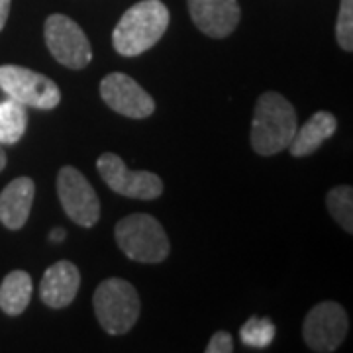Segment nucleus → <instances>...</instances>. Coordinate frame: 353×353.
I'll return each mask as SVG.
<instances>
[{"instance_id":"nucleus-11","label":"nucleus","mask_w":353,"mask_h":353,"mask_svg":"<svg viewBox=\"0 0 353 353\" xmlns=\"http://www.w3.org/2000/svg\"><path fill=\"white\" fill-rule=\"evenodd\" d=\"M194 26L210 38H226L240 22L238 0H189Z\"/></svg>"},{"instance_id":"nucleus-17","label":"nucleus","mask_w":353,"mask_h":353,"mask_svg":"<svg viewBox=\"0 0 353 353\" xmlns=\"http://www.w3.org/2000/svg\"><path fill=\"white\" fill-rule=\"evenodd\" d=\"M330 214L340 224L345 232H353V190L347 185L336 187L326 196Z\"/></svg>"},{"instance_id":"nucleus-7","label":"nucleus","mask_w":353,"mask_h":353,"mask_svg":"<svg viewBox=\"0 0 353 353\" xmlns=\"http://www.w3.org/2000/svg\"><path fill=\"white\" fill-rule=\"evenodd\" d=\"M57 196L63 206L65 214L75 224L83 228H92L101 218V202L79 169L67 165L57 173Z\"/></svg>"},{"instance_id":"nucleus-22","label":"nucleus","mask_w":353,"mask_h":353,"mask_svg":"<svg viewBox=\"0 0 353 353\" xmlns=\"http://www.w3.org/2000/svg\"><path fill=\"white\" fill-rule=\"evenodd\" d=\"M65 236H67V234H65L63 228H53L50 234V240L53 241V243H59V241L65 240Z\"/></svg>"},{"instance_id":"nucleus-19","label":"nucleus","mask_w":353,"mask_h":353,"mask_svg":"<svg viewBox=\"0 0 353 353\" xmlns=\"http://www.w3.org/2000/svg\"><path fill=\"white\" fill-rule=\"evenodd\" d=\"M336 38L343 51H353V0H341L338 22H336Z\"/></svg>"},{"instance_id":"nucleus-10","label":"nucleus","mask_w":353,"mask_h":353,"mask_svg":"<svg viewBox=\"0 0 353 353\" xmlns=\"http://www.w3.org/2000/svg\"><path fill=\"white\" fill-rule=\"evenodd\" d=\"M101 97L114 112L141 120L152 116L155 110V101L148 90L126 73H110L101 81Z\"/></svg>"},{"instance_id":"nucleus-5","label":"nucleus","mask_w":353,"mask_h":353,"mask_svg":"<svg viewBox=\"0 0 353 353\" xmlns=\"http://www.w3.org/2000/svg\"><path fill=\"white\" fill-rule=\"evenodd\" d=\"M0 88L8 99L38 110H53L61 101V90L50 77L18 65L0 67Z\"/></svg>"},{"instance_id":"nucleus-8","label":"nucleus","mask_w":353,"mask_h":353,"mask_svg":"<svg viewBox=\"0 0 353 353\" xmlns=\"http://www.w3.org/2000/svg\"><path fill=\"white\" fill-rule=\"evenodd\" d=\"M102 181L118 194L138 201H153L161 196L163 181L152 171H130L116 153H102L97 161Z\"/></svg>"},{"instance_id":"nucleus-23","label":"nucleus","mask_w":353,"mask_h":353,"mask_svg":"<svg viewBox=\"0 0 353 353\" xmlns=\"http://www.w3.org/2000/svg\"><path fill=\"white\" fill-rule=\"evenodd\" d=\"M6 167V153H4V150H2V143H0V171Z\"/></svg>"},{"instance_id":"nucleus-9","label":"nucleus","mask_w":353,"mask_h":353,"mask_svg":"<svg viewBox=\"0 0 353 353\" xmlns=\"http://www.w3.org/2000/svg\"><path fill=\"white\" fill-rule=\"evenodd\" d=\"M347 314L338 303L316 304L306 314L303 324V336L306 345L318 353H332L341 345L347 336Z\"/></svg>"},{"instance_id":"nucleus-16","label":"nucleus","mask_w":353,"mask_h":353,"mask_svg":"<svg viewBox=\"0 0 353 353\" xmlns=\"http://www.w3.org/2000/svg\"><path fill=\"white\" fill-rule=\"evenodd\" d=\"M28 126L26 106L14 99L0 102V143L12 145L20 141Z\"/></svg>"},{"instance_id":"nucleus-2","label":"nucleus","mask_w":353,"mask_h":353,"mask_svg":"<svg viewBox=\"0 0 353 353\" xmlns=\"http://www.w3.org/2000/svg\"><path fill=\"white\" fill-rule=\"evenodd\" d=\"M296 128V112L292 104L279 92H263L255 102L252 148L265 157L275 155L289 148Z\"/></svg>"},{"instance_id":"nucleus-13","label":"nucleus","mask_w":353,"mask_h":353,"mask_svg":"<svg viewBox=\"0 0 353 353\" xmlns=\"http://www.w3.org/2000/svg\"><path fill=\"white\" fill-rule=\"evenodd\" d=\"M36 196V185L30 176H18L0 192V222L8 230H20L28 222V216Z\"/></svg>"},{"instance_id":"nucleus-14","label":"nucleus","mask_w":353,"mask_h":353,"mask_svg":"<svg viewBox=\"0 0 353 353\" xmlns=\"http://www.w3.org/2000/svg\"><path fill=\"white\" fill-rule=\"evenodd\" d=\"M338 128V122L334 118V114L324 112H316L314 116H310L306 120L301 130L296 128L294 136L290 139L289 150L292 157H306L310 153H314L326 139H330L334 136Z\"/></svg>"},{"instance_id":"nucleus-15","label":"nucleus","mask_w":353,"mask_h":353,"mask_svg":"<svg viewBox=\"0 0 353 353\" xmlns=\"http://www.w3.org/2000/svg\"><path fill=\"white\" fill-rule=\"evenodd\" d=\"M32 292L34 283L26 271L8 273L0 285V310L8 316H20L28 308Z\"/></svg>"},{"instance_id":"nucleus-12","label":"nucleus","mask_w":353,"mask_h":353,"mask_svg":"<svg viewBox=\"0 0 353 353\" xmlns=\"http://www.w3.org/2000/svg\"><path fill=\"white\" fill-rule=\"evenodd\" d=\"M81 287V273L71 261H57L43 273L39 283L41 303L50 308H65L75 301Z\"/></svg>"},{"instance_id":"nucleus-3","label":"nucleus","mask_w":353,"mask_h":353,"mask_svg":"<svg viewBox=\"0 0 353 353\" xmlns=\"http://www.w3.org/2000/svg\"><path fill=\"white\" fill-rule=\"evenodd\" d=\"M92 306L102 330L110 336H122L136 326L141 310L138 290L124 279H106L92 296Z\"/></svg>"},{"instance_id":"nucleus-21","label":"nucleus","mask_w":353,"mask_h":353,"mask_svg":"<svg viewBox=\"0 0 353 353\" xmlns=\"http://www.w3.org/2000/svg\"><path fill=\"white\" fill-rule=\"evenodd\" d=\"M10 4H12V0H0V32L6 26L8 14H10Z\"/></svg>"},{"instance_id":"nucleus-1","label":"nucleus","mask_w":353,"mask_h":353,"mask_svg":"<svg viewBox=\"0 0 353 353\" xmlns=\"http://www.w3.org/2000/svg\"><path fill=\"white\" fill-rule=\"evenodd\" d=\"M169 28V8L161 0H141L130 6L112 32L114 50L124 57L141 55L163 38Z\"/></svg>"},{"instance_id":"nucleus-6","label":"nucleus","mask_w":353,"mask_h":353,"mask_svg":"<svg viewBox=\"0 0 353 353\" xmlns=\"http://www.w3.org/2000/svg\"><path fill=\"white\" fill-rule=\"evenodd\" d=\"M51 55L69 69H85L92 59V48L83 28L65 14H51L43 26Z\"/></svg>"},{"instance_id":"nucleus-20","label":"nucleus","mask_w":353,"mask_h":353,"mask_svg":"<svg viewBox=\"0 0 353 353\" xmlns=\"http://www.w3.org/2000/svg\"><path fill=\"white\" fill-rule=\"evenodd\" d=\"M234 352V338L224 332V330H220V332H216L214 336L210 338L208 341V345H206V353H232Z\"/></svg>"},{"instance_id":"nucleus-4","label":"nucleus","mask_w":353,"mask_h":353,"mask_svg":"<svg viewBox=\"0 0 353 353\" xmlns=\"http://www.w3.org/2000/svg\"><path fill=\"white\" fill-rule=\"evenodd\" d=\"M114 234L120 250L138 263H161L171 250L163 226L150 214L122 218L114 228Z\"/></svg>"},{"instance_id":"nucleus-18","label":"nucleus","mask_w":353,"mask_h":353,"mask_svg":"<svg viewBox=\"0 0 353 353\" xmlns=\"http://www.w3.org/2000/svg\"><path fill=\"white\" fill-rule=\"evenodd\" d=\"M275 324L269 318H250L240 330V340L243 345L263 350L267 345H271V341L275 340Z\"/></svg>"}]
</instances>
